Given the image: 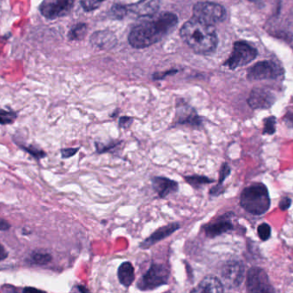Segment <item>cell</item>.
I'll return each instance as SVG.
<instances>
[{"label": "cell", "instance_id": "obj_1", "mask_svg": "<svg viewBox=\"0 0 293 293\" xmlns=\"http://www.w3.org/2000/svg\"><path fill=\"white\" fill-rule=\"evenodd\" d=\"M178 17L171 12H162L140 23L132 30L128 41L135 49H144L158 43L175 30Z\"/></svg>", "mask_w": 293, "mask_h": 293}, {"label": "cell", "instance_id": "obj_2", "mask_svg": "<svg viewBox=\"0 0 293 293\" xmlns=\"http://www.w3.org/2000/svg\"><path fill=\"white\" fill-rule=\"evenodd\" d=\"M180 33L184 43L199 54L212 52L218 46V36L213 26L194 17L183 24Z\"/></svg>", "mask_w": 293, "mask_h": 293}, {"label": "cell", "instance_id": "obj_3", "mask_svg": "<svg viewBox=\"0 0 293 293\" xmlns=\"http://www.w3.org/2000/svg\"><path fill=\"white\" fill-rule=\"evenodd\" d=\"M240 204L253 215H261L270 207V197L267 187L262 183L249 186L243 191Z\"/></svg>", "mask_w": 293, "mask_h": 293}, {"label": "cell", "instance_id": "obj_4", "mask_svg": "<svg viewBox=\"0 0 293 293\" xmlns=\"http://www.w3.org/2000/svg\"><path fill=\"white\" fill-rule=\"evenodd\" d=\"M170 268L165 264L152 263L149 269L138 281V289L143 292L155 290L158 287L168 285L170 280Z\"/></svg>", "mask_w": 293, "mask_h": 293}, {"label": "cell", "instance_id": "obj_5", "mask_svg": "<svg viewBox=\"0 0 293 293\" xmlns=\"http://www.w3.org/2000/svg\"><path fill=\"white\" fill-rule=\"evenodd\" d=\"M193 17L201 23L213 26L226 17L225 7L213 2H199L193 9Z\"/></svg>", "mask_w": 293, "mask_h": 293}, {"label": "cell", "instance_id": "obj_6", "mask_svg": "<svg viewBox=\"0 0 293 293\" xmlns=\"http://www.w3.org/2000/svg\"><path fill=\"white\" fill-rule=\"evenodd\" d=\"M258 51L249 43L243 41L236 42L232 53L223 65L231 70L239 68L256 59Z\"/></svg>", "mask_w": 293, "mask_h": 293}, {"label": "cell", "instance_id": "obj_7", "mask_svg": "<svg viewBox=\"0 0 293 293\" xmlns=\"http://www.w3.org/2000/svg\"><path fill=\"white\" fill-rule=\"evenodd\" d=\"M284 68L273 60H263L247 69V78L249 81L278 79L284 75Z\"/></svg>", "mask_w": 293, "mask_h": 293}, {"label": "cell", "instance_id": "obj_8", "mask_svg": "<svg viewBox=\"0 0 293 293\" xmlns=\"http://www.w3.org/2000/svg\"><path fill=\"white\" fill-rule=\"evenodd\" d=\"M222 283L228 289L239 287L244 280V267L240 261H228L221 273Z\"/></svg>", "mask_w": 293, "mask_h": 293}, {"label": "cell", "instance_id": "obj_9", "mask_svg": "<svg viewBox=\"0 0 293 293\" xmlns=\"http://www.w3.org/2000/svg\"><path fill=\"white\" fill-rule=\"evenodd\" d=\"M74 0H43L40 6L41 13L50 20L65 16L71 11Z\"/></svg>", "mask_w": 293, "mask_h": 293}, {"label": "cell", "instance_id": "obj_10", "mask_svg": "<svg viewBox=\"0 0 293 293\" xmlns=\"http://www.w3.org/2000/svg\"><path fill=\"white\" fill-rule=\"evenodd\" d=\"M247 289L249 293H272L271 286L266 272L259 267H252L247 272Z\"/></svg>", "mask_w": 293, "mask_h": 293}, {"label": "cell", "instance_id": "obj_11", "mask_svg": "<svg viewBox=\"0 0 293 293\" xmlns=\"http://www.w3.org/2000/svg\"><path fill=\"white\" fill-rule=\"evenodd\" d=\"M276 97L267 89L254 88L251 91L247 103L254 109H267L274 105Z\"/></svg>", "mask_w": 293, "mask_h": 293}, {"label": "cell", "instance_id": "obj_12", "mask_svg": "<svg viewBox=\"0 0 293 293\" xmlns=\"http://www.w3.org/2000/svg\"><path fill=\"white\" fill-rule=\"evenodd\" d=\"M151 185L159 199H164L179 190V185L176 181L164 176H153L151 178Z\"/></svg>", "mask_w": 293, "mask_h": 293}, {"label": "cell", "instance_id": "obj_13", "mask_svg": "<svg viewBox=\"0 0 293 293\" xmlns=\"http://www.w3.org/2000/svg\"><path fill=\"white\" fill-rule=\"evenodd\" d=\"M179 223H170L169 225H164L160 228L156 229V231L152 234L149 236L148 238L144 240L140 244V248L142 249H147L149 247H152L153 245L157 244L158 242H161L165 238H169L170 236L175 233V232L179 230Z\"/></svg>", "mask_w": 293, "mask_h": 293}, {"label": "cell", "instance_id": "obj_14", "mask_svg": "<svg viewBox=\"0 0 293 293\" xmlns=\"http://www.w3.org/2000/svg\"><path fill=\"white\" fill-rule=\"evenodd\" d=\"M176 125H189L192 127H199L201 125V119L194 108L188 105L177 106L176 108Z\"/></svg>", "mask_w": 293, "mask_h": 293}, {"label": "cell", "instance_id": "obj_15", "mask_svg": "<svg viewBox=\"0 0 293 293\" xmlns=\"http://www.w3.org/2000/svg\"><path fill=\"white\" fill-rule=\"evenodd\" d=\"M162 0H140L127 7V10L140 16H153L159 10Z\"/></svg>", "mask_w": 293, "mask_h": 293}, {"label": "cell", "instance_id": "obj_16", "mask_svg": "<svg viewBox=\"0 0 293 293\" xmlns=\"http://www.w3.org/2000/svg\"><path fill=\"white\" fill-rule=\"evenodd\" d=\"M224 292V285L218 278L214 276H206L201 280L192 293H221Z\"/></svg>", "mask_w": 293, "mask_h": 293}, {"label": "cell", "instance_id": "obj_17", "mask_svg": "<svg viewBox=\"0 0 293 293\" xmlns=\"http://www.w3.org/2000/svg\"><path fill=\"white\" fill-rule=\"evenodd\" d=\"M117 276L119 282L126 288L130 287L135 280V270L130 261H124L118 268Z\"/></svg>", "mask_w": 293, "mask_h": 293}, {"label": "cell", "instance_id": "obj_18", "mask_svg": "<svg viewBox=\"0 0 293 293\" xmlns=\"http://www.w3.org/2000/svg\"><path fill=\"white\" fill-rule=\"evenodd\" d=\"M232 229H233V225L231 222L223 220V221L217 222L215 224L207 225L205 228V232L207 237L213 238L229 231H232Z\"/></svg>", "mask_w": 293, "mask_h": 293}, {"label": "cell", "instance_id": "obj_19", "mask_svg": "<svg viewBox=\"0 0 293 293\" xmlns=\"http://www.w3.org/2000/svg\"><path fill=\"white\" fill-rule=\"evenodd\" d=\"M52 260V254L49 252H44L42 249L34 250L30 255V261L31 264L37 266H45L50 263Z\"/></svg>", "mask_w": 293, "mask_h": 293}, {"label": "cell", "instance_id": "obj_20", "mask_svg": "<svg viewBox=\"0 0 293 293\" xmlns=\"http://www.w3.org/2000/svg\"><path fill=\"white\" fill-rule=\"evenodd\" d=\"M86 32H87V27L85 23H78L69 32V39L72 41H75V40L79 41L85 37Z\"/></svg>", "mask_w": 293, "mask_h": 293}, {"label": "cell", "instance_id": "obj_21", "mask_svg": "<svg viewBox=\"0 0 293 293\" xmlns=\"http://www.w3.org/2000/svg\"><path fill=\"white\" fill-rule=\"evenodd\" d=\"M184 179L187 183H189V185L192 186L194 188H199L200 186L213 183V180L209 179L208 177H206V176H184Z\"/></svg>", "mask_w": 293, "mask_h": 293}, {"label": "cell", "instance_id": "obj_22", "mask_svg": "<svg viewBox=\"0 0 293 293\" xmlns=\"http://www.w3.org/2000/svg\"><path fill=\"white\" fill-rule=\"evenodd\" d=\"M18 146L22 150H24L25 152H27V153L31 155L37 161H40V160L43 159V158H45L47 156V153L44 150H40V149L36 148L35 146H32V145L28 146H23V145H19Z\"/></svg>", "mask_w": 293, "mask_h": 293}, {"label": "cell", "instance_id": "obj_23", "mask_svg": "<svg viewBox=\"0 0 293 293\" xmlns=\"http://www.w3.org/2000/svg\"><path fill=\"white\" fill-rule=\"evenodd\" d=\"M122 142L123 141H121H121H113V142H109L107 145L99 143V142H95V146H96V150L98 151V154L106 153V152L115 149L116 147L121 145Z\"/></svg>", "mask_w": 293, "mask_h": 293}, {"label": "cell", "instance_id": "obj_24", "mask_svg": "<svg viewBox=\"0 0 293 293\" xmlns=\"http://www.w3.org/2000/svg\"><path fill=\"white\" fill-rule=\"evenodd\" d=\"M17 118V114L16 112L12 110H4L2 109L0 113V121L1 125H8V124H12L15 122Z\"/></svg>", "mask_w": 293, "mask_h": 293}, {"label": "cell", "instance_id": "obj_25", "mask_svg": "<svg viewBox=\"0 0 293 293\" xmlns=\"http://www.w3.org/2000/svg\"><path fill=\"white\" fill-rule=\"evenodd\" d=\"M276 131V118L274 116L267 117L264 120L263 134H274Z\"/></svg>", "mask_w": 293, "mask_h": 293}, {"label": "cell", "instance_id": "obj_26", "mask_svg": "<svg viewBox=\"0 0 293 293\" xmlns=\"http://www.w3.org/2000/svg\"><path fill=\"white\" fill-rule=\"evenodd\" d=\"M105 0H81V5L85 11H92L98 9Z\"/></svg>", "mask_w": 293, "mask_h": 293}, {"label": "cell", "instance_id": "obj_27", "mask_svg": "<svg viewBox=\"0 0 293 293\" xmlns=\"http://www.w3.org/2000/svg\"><path fill=\"white\" fill-rule=\"evenodd\" d=\"M257 232L259 238H261L262 241H267L270 238L271 227L266 223H263L258 226Z\"/></svg>", "mask_w": 293, "mask_h": 293}, {"label": "cell", "instance_id": "obj_28", "mask_svg": "<svg viewBox=\"0 0 293 293\" xmlns=\"http://www.w3.org/2000/svg\"><path fill=\"white\" fill-rule=\"evenodd\" d=\"M127 7L121 5V4H114V6L112 7V10L111 12L114 16L115 18L117 19H121L126 14H127Z\"/></svg>", "mask_w": 293, "mask_h": 293}, {"label": "cell", "instance_id": "obj_29", "mask_svg": "<svg viewBox=\"0 0 293 293\" xmlns=\"http://www.w3.org/2000/svg\"><path fill=\"white\" fill-rule=\"evenodd\" d=\"M79 149H80L79 147H77V148H64V149H61V150H60V154H61L62 158L66 159V158H69V157H72L74 155L78 153V151H79Z\"/></svg>", "mask_w": 293, "mask_h": 293}, {"label": "cell", "instance_id": "obj_30", "mask_svg": "<svg viewBox=\"0 0 293 293\" xmlns=\"http://www.w3.org/2000/svg\"><path fill=\"white\" fill-rule=\"evenodd\" d=\"M231 173V168L229 167L227 163H224L221 167V170L219 171V179H218V183L222 184L224 183V181L226 179V177L230 175Z\"/></svg>", "mask_w": 293, "mask_h": 293}, {"label": "cell", "instance_id": "obj_31", "mask_svg": "<svg viewBox=\"0 0 293 293\" xmlns=\"http://www.w3.org/2000/svg\"><path fill=\"white\" fill-rule=\"evenodd\" d=\"M134 122V118L128 117V116H122L119 120V127L127 129L131 127V125Z\"/></svg>", "mask_w": 293, "mask_h": 293}, {"label": "cell", "instance_id": "obj_32", "mask_svg": "<svg viewBox=\"0 0 293 293\" xmlns=\"http://www.w3.org/2000/svg\"><path fill=\"white\" fill-rule=\"evenodd\" d=\"M292 204V199L290 198H287L285 197L283 199H281V201L280 202V208L282 211H287V209L289 208Z\"/></svg>", "mask_w": 293, "mask_h": 293}, {"label": "cell", "instance_id": "obj_33", "mask_svg": "<svg viewBox=\"0 0 293 293\" xmlns=\"http://www.w3.org/2000/svg\"><path fill=\"white\" fill-rule=\"evenodd\" d=\"M223 192H224V189L222 188L221 184H218V186L213 187V188L210 190V195H219Z\"/></svg>", "mask_w": 293, "mask_h": 293}, {"label": "cell", "instance_id": "obj_34", "mask_svg": "<svg viewBox=\"0 0 293 293\" xmlns=\"http://www.w3.org/2000/svg\"><path fill=\"white\" fill-rule=\"evenodd\" d=\"M10 227L11 226H10L9 222L4 220L3 218L1 219V222H0V230H1V232H7V231L10 230Z\"/></svg>", "mask_w": 293, "mask_h": 293}, {"label": "cell", "instance_id": "obj_35", "mask_svg": "<svg viewBox=\"0 0 293 293\" xmlns=\"http://www.w3.org/2000/svg\"><path fill=\"white\" fill-rule=\"evenodd\" d=\"M72 292H78V293H90V290L86 288L85 286H82V285H77L74 286L72 288Z\"/></svg>", "mask_w": 293, "mask_h": 293}, {"label": "cell", "instance_id": "obj_36", "mask_svg": "<svg viewBox=\"0 0 293 293\" xmlns=\"http://www.w3.org/2000/svg\"><path fill=\"white\" fill-rule=\"evenodd\" d=\"M8 255H9V253L7 252L5 249H4V247H3V245H1V254H0V260L3 261L8 257Z\"/></svg>", "mask_w": 293, "mask_h": 293}, {"label": "cell", "instance_id": "obj_37", "mask_svg": "<svg viewBox=\"0 0 293 293\" xmlns=\"http://www.w3.org/2000/svg\"><path fill=\"white\" fill-rule=\"evenodd\" d=\"M286 121L287 123L290 124L292 127H293V111L288 112L287 115H286Z\"/></svg>", "mask_w": 293, "mask_h": 293}, {"label": "cell", "instance_id": "obj_38", "mask_svg": "<svg viewBox=\"0 0 293 293\" xmlns=\"http://www.w3.org/2000/svg\"><path fill=\"white\" fill-rule=\"evenodd\" d=\"M30 292H41V290H38L34 287H24L23 289V293H30Z\"/></svg>", "mask_w": 293, "mask_h": 293}, {"label": "cell", "instance_id": "obj_39", "mask_svg": "<svg viewBox=\"0 0 293 293\" xmlns=\"http://www.w3.org/2000/svg\"><path fill=\"white\" fill-rule=\"evenodd\" d=\"M250 2H253V3H256L258 5H260V3H261V0H249Z\"/></svg>", "mask_w": 293, "mask_h": 293}]
</instances>
